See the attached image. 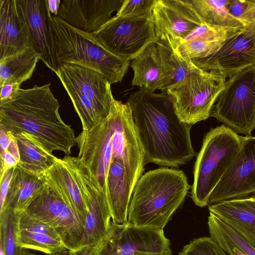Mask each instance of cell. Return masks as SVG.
I'll list each match as a JSON object with an SVG mask.
<instances>
[{
	"instance_id": "obj_37",
	"label": "cell",
	"mask_w": 255,
	"mask_h": 255,
	"mask_svg": "<svg viewBox=\"0 0 255 255\" xmlns=\"http://www.w3.org/2000/svg\"><path fill=\"white\" fill-rule=\"evenodd\" d=\"M20 86L14 84H5L0 86V102L12 97L17 90L20 88Z\"/></svg>"
},
{
	"instance_id": "obj_27",
	"label": "cell",
	"mask_w": 255,
	"mask_h": 255,
	"mask_svg": "<svg viewBox=\"0 0 255 255\" xmlns=\"http://www.w3.org/2000/svg\"><path fill=\"white\" fill-rule=\"evenodd\" d=\"M208 226L210 237L229 255L237 249L247 255H255V249L226 223L209 212Z\"/></svg>"
},
{
	"instance_id": "obj_16",
	"label": "cell",
	"mask_w": 255,
	"mask_h": 255,
	"mask_svg": "<svg viewBox=\"0 0 255 255\" xmlns=\"http://www.w3.org/2000/svg\"><path fill=\"white\" fill-rule=\"evenodd\" d=\"M152 17L157 40L168 37L178 46L195 28L205 23L191 0H156Z\"/></svg>"
},
{
	"instance_id": "obj_6",
	"label": "cell",
	"mask_w": 255,
	"mask_h": 255,
	"mask_svg": "<svg viewBox=\"0 0 255 255\" xmlns=\"http://www.w3.org/2000/svg\"><path fill=\"white\" fill-rule=\"evenodd\" d=\"M55 73L73 103L83 130H91L110 116L115 99L104 76L72 64L60 65Z\"/></svg>"
},
{
	"instance_id": "obj_8",
	"label": "cell",
	"mask_w": 255,
	"mask_h": 255,
	"mask_svg": "<svg viewBox=\"0 0 255 255\" xmlns=\"http://www.w3.org/2000/svg\"><path fill=\"white\" fill-rule=\"evenodd\" d=\"M211 117L237 133L252 135L255 128V66L242 70L226 81Z\"/></svg>"
},
{
	"instance_id": "obj_40",
	"label": "cell",
	"mask_w": 255,
	"mask_h": 255,
	"mask_svg": "<svg viewBox=\"0 0 255 255\" xmlns=\"http://www.w3.org/2000/svg\"><path fill=\"white\" fill-rule=\"evenodd\" d=\"M230 255H247L243 252L240 251L237 249H234L232 252V253L230 254Z\"/></svg>"
},
{
	"instance_id": "obj_41",
	"label": "cell",
	"mask_w": 255,
	"mask_h": 255,
	"mask_svg": "<svg viewBox=\"0 0 255 255\" xmlns=\"http://www.w3.org/2000/svg\"><path fill=\"white\" fill-rule=\"evenodd\" d=\"M51 255H68V251H65L61 253H59Z\"/></svg>"
},
{
	"instance_id": "obj_3",
	"label": "cell",
	"mask_w": 255,
	"mask_h": 255,
	"mask_svg": "<svg viewBox=\"0 0 255 255\" xmlns=\"http://www.w3.org/2000/svg\"><path fill=\"white\" fill-rule=\"evenodd\" d=\"M190 188L182 170L163 167L146 172L134 187L128 222L138 226L163 229Z\"/></svg>"
},
{
	"instance_id": "obj_11",
	"label": "cell",
	"mask_w": 255,
	"mask_h": 255,
	"mask_svg": "<svg viewBox=\"0 0 255 255\" xmlns=\"http://www.w3.org/2000/svg\"><path fill=\"white\" fill-rule=\"evenodd\" d=\"M100 255H173L163 229L112 223Z\"/></svg>"
},
{
	"instance_id": "obj_35",
	"label": "cell",
	"mask_w": 255,
	"mask_h": 255,
	"mask_svg": "<svg viewBox=\"0 0 255 255\" xmlns=\"http://www.w3.org/2000/svg\"><path fill=\"white\" fill-rule=\"evenodd\" d=\"M18 162L19 160L8 150L0 152V181L6 173L15 167Z\"/></svg>"
},
{
	"instance_id": "obj_28",
	"label": "cell",
	"mask_w": 255,
	"mask_h": 255,
	"mask_svg": "<svg viewBox=\"0 0 255 255\" xmlns=\"http://www.w3.org/2000/svg\"><path fill=\"white\" fill-rule=\"evenodd\" d=\"M232 37L218 33H205L181 42L178 48L187 59H203L217 52L226 40Z\"/></svg>"
},
{
	"instance_id": "obj_29",
	"label": "cell",
	"mask_w": 255,
	"mask_h": 255,
	"mask_svg": "<svg viewBox=\"0 0 255 255\" xmlns=\"http://www.w3.org/2000/svg\"><path fill=\"white\" fill-rule=\"evenodd\" d=\"M16 243L18 248L43 252L49 255L68 251L63 242L50 236L21 230L15 223Z\"/></svg>"
},
{
	"instance_id": "obj_20",
	"label": "cell",
	"mask_w": 255,
	"mask_h": 255,
	"mask_svg": "<svg viewBox=\"0 0 255 255\" xmlns=\"http://www.w3.org/2000/svg\"><path fill=\"white\" fill-rule=\"evenodd\" d=\"M28 47V40L16 0H0V58Z\"/></svg>"
},
{
	"instance_id": "obj_43",
	"label": "cell",
	"mask_w": 255,
	"mask_h": 255,
	"mask_svg": "<svg viewBox=\"0 0 255 255\" xmlns=\"http://www.w3.org/2000/svg\"><path fill=\"white\" fill-rule=\"evenodd\" d=\"M254 23H255V22Z\"/></svg>"
},
{
	"instance_id": "obj_1",
	"label": "cell",
	"mask_w": 255,
	"mask_h": 255,
	"mask_svg": "<svg viewBox=\"0 0 255 255\" xmlns=\"http://www.w3.org/2000/svg\"><path fill=\"white\" fill-rule=\"evenodd\" d=\"M127 104L146 163L174 168L196 155L190 136L192 126L179 118L167 92L155 93L141 88L130 95Z\"/></svg>"
},
{
	"instance_id": "obj_14",
	"label": "cell",
	"mask_w": 255,
	"mask_h": 255,
	"mask_svg": "<svg viewBox=\"0 0 255 255\" xmlns=\"http://www.w3.org/2000/svg\"><path fill=\"white\" fill-rule=\"evenodd\" d=\"M198 68L216 70L226 78L255 66V23L245 25L227 39L216 53L203 59L191 60Z\"/></svg>"
},
{
	"instance_id": "obj_33",
	"label": "cell",
	"mask_w": 255,
	"mask_h": 255,
	"mask_svg": "<svg viewBox=\"0 0 255 255\" xmlns=\"http://www.w3.org/2000/svg\"><path fill=\"white\" fill-rule=\"evenodd\" d=\"M16 214V226L18 229L47 235L61 240L56 231L48 224L28 215L24 212Z\"/></svg>"
},
{
	"instance_id": "obj_42",
	"label": "cell",
	"mask_w": 255,
	"mask_h": 255,
	"mask_svg": "<svg viewBox=\"0 0 255 255\" xmlns=\"http://www.w3.org/2000/svg\"></svg>"
},
{
	"instance_id": "obj_38",
	"label": "cell",
	"mask_w": 255,
	"mask_h": 255,
	"mask_svg": "<svg viewBox=\"0 0 255 255\" xmlns=\"http://www.w3.org/2000/svg\"><path fill=\"white\" fill-rule=\"evenodd\" d=\"M12 136L6 132L3 129L0 128V152L5 151L7 150Z\"/></svg>"
},
{
	"instance_id": "obj_10",
	"label": "cell",
	"mask_w": 255,
	"mask_h": 255,
	"mask_svg": "<svg viewBox=\"0 0 255 255\" xmlns=\"http://www.w3.org/2000/svg\"><path fill=\"white\" fill-rule=\"evenodd\" d=\"M65 158L73 170L87 208L81 247L106 237L112 223V215L105 192L98 178L78 157L65 155Z\"/></svg>"
},
{
	"instance_id": "obj_39",
	"label": "cell",
	"mask_w": 255,
	"mask_h": 255,
	"mask_svg": "<svg viewBox=\"0 0 255 255\" xmlns=\"http://www.w3.org/2000/svg\"><path fill=\"white\" fill-rule=\"evenodd\" d=\"M61 1L60 0H47L50 12L55 16H57Z\"/></svg>"
},
{
	"instance_id": "obj_19",
	"label": "cell",
	"mask_w": 255,
	"mask_h": 255,
	"mask_svg": "<svg viewBox=\"0 0 255 255\" xmlns=\"http://www.w3.org/2000/svg\"><path fill=\"white\" fill-rule=\"evenodd\" d=\"M159 56L161 75L158 90L168 88L191 75L198 67L180 53L178 45L167 37L155 42Z\"/></svg>"
},
{
	"instance_id": "obj_17",
	"label": "cell",
	"mask_w": 255,
	"mask_h": 255,
	"mask_svg": "<svg viewBox=\"0 0 255 255\" xmlns=\"http://www.w3.org/2000/svg\"><path fill=\"white\" fill-rule=\"evenodd\" d=\"M124 0H63L57 17L74 28L93 33L118 12Z\"/></svg>"
},
{
	"instance_id": "obj_34",
	"label": "cell",
	"mask_w": 255,
	"mask_h": 255,
	"mask_svg": "<svg viewBox=\"0 0 255 255\" xmlns=\"http://www.w3.org/2000/svg\"><path fill=\"white\" fill-rule=\"evenodd\" d=\"M106 238L95 243L81 247L76 250L68 251V255H100L104 246Z\"/></svg>"
},
{
	"instance_id": "obj_36",
	"label": "cell",
	"mask_w": 255,
	"mask_h": 255,
	"mask_svg": "<svg viewBox=\"0 0 255 255\" xmlns=\"http://www.w3.org/2000/svg\"><path fill=\"white\" fill-rule=\"evenodd\" d=\"M12 169L8 170L3 176L0 182V209L2 208L4 203L7 193L8 192L10 181L12 174Z\"/></svg>"
},
{
	"instance_id": "obj_4",
	"label": "cell",
	"mask_w": 255,
	"mask_h": 255,
	"mask_svg": "<svg viewBox=\"0 0 255 255\" xmlns=\"http://www.w3.org/2000/svg\"><path fill=\"white\" fill-rule=\"evenodd\" d=\"M50 25L57 62L94 70L112 84L121 82L130 61L113 54L92 36L78 30L52 14Z\"/></svg>"
},
{
	"instance_id": "obj_12",
	"label": "cell",
	"mask_w": 255,
	"mask_h": 255,
	"mask_svg": "<svg viewBox=\"0 0 255 255\" xmlns=\"http://www.w3.org/2000/svg\"><path fill=\"white\" fill-rule=\"evenodd\" d=\"M23 212L51 226L68 251L80 247L84 224L62 198L46 184Z\"/></svg>"
},
{
	"instance_id": "obj_26",
	"label": "cell",
	"mask_w": 255,
	"mask_h": 255,
	"mask_svg": "<svg viewBox=\"0 0 255 255\" xmlns=\"http://www.w3.org/2000/svg\"><path fill=\"white\" fill-rule=\"evenodd\" d=\"M208 209L221 219L255 230V197L222 201L209 206Z\"/></svg>"
},
{
	"instance_id": "obj_31",
	"label": "cell",
	"mask_w": 255,
	"mask_h": 255,
	"mask_svg": "<svg viewBox=\"0 0 255 255\" xmlns=\"http://www.w3.org/2000/svg\"><path fill=\"white\" fill-rule=\"evenodd\" d=\"M178 255H229L211 237L194 239Z\"/></svg>"
},
{
	"instance_id": "obj_21",
	"label": "cell",
	"mask_w": 255,
	"mask_h": 255,
	"mask_svg": "<svg viewBox=\"0 0 255 255\" xmlns=\"http://www.w3.org/2000/svg\"><path fill=\"white\" fill-rule=\"evenodd\" d=\"M44 183L40 175L30 173L16 165L13 168L3 207L16 214L23 212L37 197Z\"/></svg>"
},
{
	"instance_id": "obj_24",
	"label": "cell",
	"mask_w": 255,
	"mask_h": 255,
	"mask_svg": "<svg viewBox=\"0 0 255 255\" xmlns=\"http://www.w3.org/2000/svg\"><path fill=\"white\" fill-rule=\"evenodd\" d=\"M13 137L17 141L19 150L18 166L40 175L54 163L56 156L30 135L21 133Z\"/></svg>"
},
{
	"instance_id": "obj_18",
	"label": "cell",
	"mask_w": 255,
	"mask_h": 255,
	"mask_svg": "<svg viewBox=\"0 0 255 255\" xmlns=\"http://www.w3.org/2000/svg\"><path fill=\"white\" fill-rule=\"evenodd\" d=\"M43 182L54 190L85 225L87 208L73 170L65 157L54 162L40 175Z\"/></svg>"
},
{
	"instance_id": "obj_9",
	"label": "cell",
	"mask_w": 255,
	"mask_h": 255,
	"mask_svg": "<svg viewBox=\"0 0 255 255\" xmlns=\"http://www.w3.org/2000/svg\"><path fill=\"white\" fill-rule=\"evenodd\" d=\"M91 34L110 52L128 61L149 43L157 41L152 14L135 17L116 15L98 31Z\"/></svg>"
},
{
	"instance_id": "obj_5",
	"label": "cell",
	"mask_w": 255,
	"mask_h": 255,
	"mask_svg": "<svg viewBox=\"0 0 255 255\" xmlns=\"http://www.w3.org/2000/svg\"><path fill=\"white\" fill-rule=\"evenodd\" d=\"M243 137L224 124L211 128L205 135L195 162L191 187V198L196 206H208L211 193L240 152Z\"/></svg>"
},
{
	"instance_id": "obj_2",
	"label": "cell",
	"mask_w": 255,
	"mask_h": 255,
	"mask_svg": "<svg viewBox=\"0 0 255 255\" xmlns=\"http://www.w3.org/2000/svg\"><path fill=\"white\" fill-rule=\"evenodd\" d=\"M50 85L20 88L12 97L0 102V128L13 136L26 133L50 153L58 150L69 155L76 137L61 118L60 104Z\"/></svg>"
},
{
	"instance_id": "obj_15",
	"label": "cell",
	"mask_w": 255,
	"mask_h": 255,
	"mask_svg": "<svg viewBox=\"0 0 255 255\" xmlns=\"http://www.w3.org/2000/svg\"><path fill=\"white\" fill-rule=\"evenodd\" d=\"M26 33L28 47L54 73L59 66L54 50L50 25L51 13L47 0H16Z\"/></svg>"
},
{
	"instance_id": "obj_22",
	"label": "cell",
	"mask_w": 255,
	"mask_h": 255,
	"mask_svg": "<svg viewBox=\"0 0 255 255\" xmlns=\"http://www.w3.org/2000/svg\"><path fill=\"white\" fill-rule=\"evenodd\" d=\"M129 66L133 71L132 86H138L151 92L158 89L161 65L155 42L147 45L131 60Z\"/></svg>"
},
{
	"instance_id": "obj_23",
	"label": "cell",
	"mask_w": 255,
	"mask_h": 255,
	"mask_svg": "<svg viewBox=\"0 0 255 255\" xmlns=\"http://www.w3.org/2000/svg\"><path fill=\"white\" fill-rule=\"evenodd\" d=\"M39 60V56L28 47L0 58V86L5 84L20 86L31 78Z\"/></svg>"
},
{
	"instance_id": "obj_25",
	"label": "cell",
	"mask_w": 255,
	"mask_h": 255,
	"mask_svg": "<svg viewBox=\"0 0 255 255\" xmlns=\"http://www.w3.org/2000/svg\"><path fill=\"white\" fill-rule=\"evenodd\" d=\"M229 0H191L200 18L207 24L228 29H243L245 25L229 12Z\"/></svg>"
},
{
	"instance_id": "obj_13",
	"label": "cell",
	"mask_w": 255,
	"mask_h": 255,
	"mask_svg": "<svg viewBox=\"0 0 255 255\" xmlns=\"http://www.w3.org/2000/svg\"><path fill=\"white\" fill-rule=\"evenodd\" d=\"M255 197V136H243L242 147L211 193L208 206Z\"/></svg>"
},
{
	"instance_id": "obj_7",
	"label": "cell",
	"mask_w": 255,
	"mask_h": 255,
	"mask_svg": "<svg viewBox=\"0 0 255 255\" xmlns=\"http://www.w3.org/2000/svg\"><path fill=\"white\" fill-rule=\"evenodd\" d=\"M226 77L216 70L198 68L165 91L172 98L176 114L190 125L211 117L213 107L224 89Z\"/></svg>"
},
{
	"instance_id": "obj_30",
	"label": "cell",
	"mask_w": 255,
	"mask_h": 255,
	"mask_svg": "<svg viewBox=\"0 0 255 255\" xmlns=\"http://www.w3.org/2000/svg\"><path fill=\"white\" fill-rule=\"evenodd\" d=\"M16 214L10 208L0 211V246L5 255H17L19 248L16 243Z\"/></svg>"
},
{
	"instance_id": "obj_32",
	"label": "cell",
	"mask_w": 255,
	"mask_h": 255,
	"mask_svg": "<svg viewBox=\"0 0 255 255\" xmlns=\"http://www.w3.org/2000/svg\"><path fill=\"white\" fill-rule=\"evenodd\" d=\"M156 0H124L116 14L125 17H145L152 14Z\"/></svg>"
}]
</instances>
